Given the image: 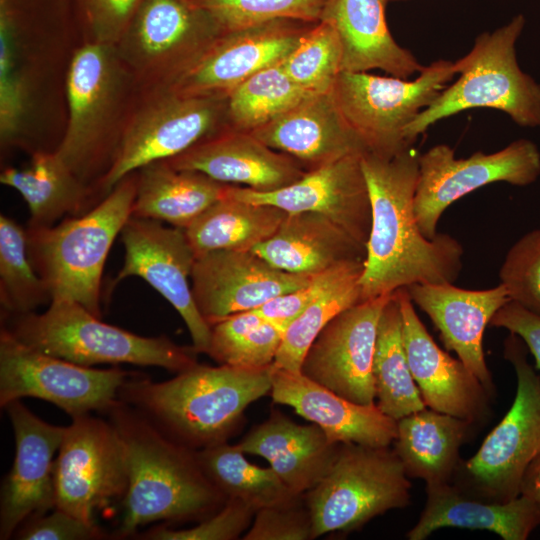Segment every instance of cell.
Returning <instances> with one entry per match:
<instances>
[{"instance_id":"52a82bcc","label":"cell","mask_w":540,"mask_h":540,"mask_svg":"<svg viewBox=\"0 0 540 540\" xmlns=\"http://www.w3.org/2000/svg\"><path fill=\"white\" fill-rule=\"evenodd\" d=\"M526 24L517 14L507 24L477 36L472 49L455 61L459 78L407 127L413 145L436 122L459 112L491 108L507 114L521 127H540V83L522 71L516 43Z\"/></svg>"},{"instance_id":"277c9868","label":"cell","mask_w":540,"mask_h":540,"mask_svg":"<svg viewBox=\"0 0 540 540\" xmlns=\"http://www.w3.org/2000/svg\"><path fill=\"white\" fill-rule=\"evenodd\" d=\"M135 90L115 46L86 41L74 52L66 75L68 120L54 151L91 190L113 163Z\"/></svg>"},{"instance_id":"1f68e13d","label":"cell","mask_w":540,"mask_h":540,"mask_svg":"<svg viewBox=\"0 0 540 540\" xmlns=\"http://www.w3.org/2000/svg\"><path fill=\"white\" fill-rule=\"evenodd\" d=\"M136 172L137 189L131 216L167 222L183 229L224 197L229 185L198 171L176 169L165 160Z\"/></svg>"},{"instance_id":"7bdbcfd3","label":"cell","mask_w":540,"mask_h":540,"mask_svg":"<svg viewBox=\"0 0 540 540\" xmlns=\"http://www.w3.org/2000/svg\"><path fill=\"white\" fill-rule=\"evenodd\" d=\"M499 278L511 301L540 316V229L525 233L509 248Z\"/></svg>"},{"instance_id":"bcb514c9","label":"cell","mask_w":540,"mask_h":540,"mask_svg":"<svg viewBox=\"0 0 540 540\" xmlns=\"http://www.w3.org/2000/svg\"><path fill=\"white\" fill-rule=\"evenodd\" d=\"M142 0H75L78 18L90 42L115 46Z\"/></svg>"},{"instance_id":"9c48e42d","label":"cell","mask_w":540,"mask_h":540,"mask_svg":"<svg viewBox=\"0 0 540 540\" xmlns=\"http://www.w3.org/2000/svg\"><path fill=\"white\" fill-rule=\"evenodd\" d=\"M411 482L393 448L340 443L323 479L304 494L312 539L360 529L373 518L404 508Z\"/></svg>"},{"instance_id":"30bf717a","label":"cell","mask_w":540,"mask_h":540,"mask_svg":"<svg viewBox=\"0 0 540 540\" xmlns=\"http://www.w3.org/2000/svg\"><path fill=\"white\" fill-rule=\"evenodd\" d=\"M457 74L455 61L437 60L414 80L342 71L331 95L366 152L391 158L413 147L407 127Z\"/></svg>"},{"instance_id":"60d3db41","label":"cell","mask_w":540,"mask_h":540,"mask_svg":"<svg viewBox=\"0 0 540 540\" xmlns=\"http://www.w3.org/2000/svg\"><path fill=\"white\" fill-rule=\"evenodd\" d=\"M288 76L308 94L331 92L342 72V49L334 27L319 21L283 59Z\"/></svg>"},{"instance_id":"6da1fadb","label":"cell","mask_w":540,"mask_h":540,"mask_svg":"<svg viewBox=\"0 0 540 540\" xmlns=\"http://www.w3.org/2000/svg\"><path fill=\"white\" fill-rule=\"evenodd\" d=\"M418 151L411 147L385 158L361 156L371 204V229L360 278L362 300L413 284H454L463 267V246L439 233L429 239L414 213Z\"/></svg>"},{"instance_id":"d590c367","label":"cell","mask_w":540,"mask_h":540,"mask_svg":"<svg viewBox=\"0 0 540 540\" xmlns=\"http://www.w3.org/2000/svg\"><path fill=\"white\" fill-rule=\"evenodd\" d=\"M202 470L227 499L260 508L298 496L270 468L257 466L245 457L238 444L220 443L197 451Z\"/></svg>"},{"instance_id":"ee69618b","label":"cell","mask_w":540,"mask_h":540,"mask_svg":"<svg viewBox=\"0 0 540 540\" xmlns=\"http://www.w3.org/2000/svg\"><path fill=\"white\" fill-rule=\"evenodd\" d=\"M256 510L237 499H228L211 516L188 529L155 528L145 533L152 540H234L250 527Z\"/></svg>"},{"instance_id":"5b68a950","label":"cell","mask_w":540,"mask_h":540,"mask_svg":"<svg viewBox=\"0 0 540 540\" xmlns=\"http://www.w3.org/2000/svg\"><path fill=\"white\" fill-rule=\"evenodd\" d=\"M136 189L134 172L87 212L50 227H27L28 254L51 301L77 302L101 318L104 264L115 238L132 215Z\"/></svg>"},{"instance_id":"e575fe53","label":"cell","mask_w":540,"mask_h":540,"mask_svg":"<svg viewBox=\"0 0 540 540\" xmlns=\"http://www.w3.org/2000/svg\"><path fill=\"white\" fill-rule=\"evenodd\" d=\"M376 405L394 420L426 408L406 355L396 291L381 313L373 358Z\"/></svg>"},{"instance_id":"7a4b0ae2","label":"cell","mask_w":540,"mask_h":540,"mask_svg":"<svg viewBox=\"0 0 540 540\" xmlns=\"http://www.w3.org/2000/svg\"><path fill=\"white\" fill-rule=\"evenodd\" d=\"M104 412L123 441L127 459L121 536L156 521L199 522L228 500L202 470L197 451L174 441L119 399Z\"/></svg>"},{"instance_id":"f546056e","label":"cell","mask_w":540,"mask_h":540,"mask_svg":"<svg viewBox=\"0 0 540 540\" xmlns=\"http://www.w3.org/2000/svg\"><path fill=\"white\" fill-rule=\"evenodd\" d=\"M426 503L408 540H424L442 528L486 530L504 540H526L540 526V507L525 496L507 503L470 497L452 483L426 485Z\"/></svg>"},{"instance_id":"8d00e7d4","label":"cell","mask_w":540,"mask_h":540,"mask_svg":"<svg viewBox=\"0 0 540 540\" xmlns=\"http://www.w3.org/2000/svg\"><path fill=\"white\" fill-rule=\"evenodd\" d=\"M364 262L350 265L287 327L273 368L300 372L303 358L322 329L339 313L362 301Z\"/></svg>"},{"instance_id":"ba28073f","label":"cell","mask_w":540,"mask_h":540,"mask_svg":"<svg viewBox=\"0 0 540 540\" xmlns=\"http://www.w3.org/2000/svg\"><path fill=\"white\" fill-rule=\"evenodd\" d=\"M503 356L516 373L513 404L477 452L461 459L452 481L464 494L493 503L520 496L523 475L540 454V376L517 335L510 333L505 339Z\"/></svg>"},{"instance_id":"cb8c5ba5","label":"cell","mask_w":540,"mask_h":540,"mask_svg":"<svg viewBox=\"0 0 540 540\" xmlns=\"http://www.w3.org/2000/svg\"><path fill=\"white\" fill-rule=\"evenodd\" d=\"M176 169L193 170L229 185L271 192L300 179L306 169L251 132L227 127L185 152L165 160Z\"/></svg>"},{"instance_id":"f907efd6","label":"cell","mask_w":540,"mask_h":540,"mask_svg":"<svg viewBox=\"0 0 540 540\" xmlns=\"http://www.w3.org/2000/svg\"><path fill=\"white\" fill-rule=\"evenodd\" d=\"M520 495L531 499L540 507V454L530 463L523 475Z\"/></svg>"},{"instance_id":"7dc6e473","label":"cell","mask_w":540,"mask_h":540,"mask_svg":"<svg viewBox=\"0 0 540 540\" xmlns=\"http://www.w3.org/2000/svg\"><path fill=\"white\" fill-rule=\"evenodd\" d=\"M354 263L356 262L314 275L306 285L279 295L260 307L253 309V311L268 322L282 324L288 327L317 296Z\"/></svg>"},{"instance_id":"f1b7e54d","label":"cell","mask_w":540,"mask_h":540,"mask_svg":"<svg viewBox=\"0 0 540 540\" xmlns=\"http://www.w3.org/2000/svg\"><path fill=\"white\" fill-rule=\"evenodd\" d=\"M274 267L306 276L364 261L366 246L326 216L287 213L277 231L252 249Z\"/></svg>"},{"instance_id":"ac0fdd59","label":"cell","mask_w":540,"mask_h":540,"mask_svg":"<svg viewBox=\"0 0 540 540\" xmlns=\"http://www.w3.org/2000/svg\"><path fill=\"white\" fill-rule=\"evenodd\" d=\"M392 294L362 300L335 316L308 348L300 372L350 401L374 404L377 329Z\"/></svg>"},{"instance_id":"83f0119b","label":"cell","mask_w":540,"mask_h":540,"mask_svg":"<svg viewBox=\"0 0 540 540\" xmlns=\"http://www.w3.org/2000/svg\"><path fill=\"white\" fill-rule=\"evenodd\" d=\"M387 0H326L320 21L331 24L342 49V71L380 69L407 79L422 66L412 52L400 46L387 25Z\"/></svg>"},{"instance_id":"4fadbf2b","label":"cell","mask_w":540,"mask_h":540,"mask_svg":"<svg viewBox=\"0 0 540 540\" xmlns=\"http://www.w3.org/2000/svg\"><path fill=\"white\" fill-rule=\"evenodd\" d=\"M131 373L113 367L95 369L43 353L0 332V406L23 397L53 403L72 418L105 411L117 399Z\"/></svg>"},{"instance_id":"3957f363","label":"cell","mask_w":540,"mask_h":540,"mask_svg":"<svg viewBox=\"0 0 540 540\" xmlns=\"http://www.w3.org/2000/svg\"><path fill=\"white\" fill-rule=\"evenodd\" d=\"M272 366L245 369L196 364L167 381L129 376L118 399L164 434L195 451L228 442L247 407L270 394Z\"/></svg>"},{"instance_id":"8992f818","label":"cell","mask_w":540,"mask_h":540,"mask_svg":"<svg viewBox=\"0 0 540 540\" xmlns=\"http://www.w3.org/2000/svg\"><path fill=\"white\" fill-rule=\"evenodd\" d=\"M3 321L2 327L25 345L82 366L128 363L179 373L198 363L193 347L104 323L74 301H51L43 313L4 314Z\"/></svg>"},{"instance_id":"e0dca14e","label":"cell","mask_w":540,"mask_h":540,"mask_svg":"<svg viewBox=\"0 0 540 540\" xmlns=\"http://www.w3.org/2000/svg\"><path fill=\"white\" fill-rule=\"evenodd\" d=\"M315 23L278 19L223 32L168 85L184 96L228 95L260 70L283 60Z\"/></svg>"},{"instance_id":"4316f807","label":"cell","mask_w":540,"mask_h":540,"mask_svg":"<svg viewBox=\"0 0 540 540\" xmlns=\"http://www.w3.org/2000/svg\"><path fill=\"white\" fill-rule=\"evenodd\" d=\"M238 445L245 454L264 458L294 494L303 495L328 473L340 443L329 440L316 424H298L272 409Z\"/></svg>"},{"instance_id":"4dcf8cb0","label":"cell","mask_w":540,"mask_h":540,"mask_svg":"<svg viewBox=\"0 0 540 540\" xmlns=\"http://www.w3.org/2000/svg\"><path fill=\"white\" fill-rule=\"evenodd\" d=\"M477 427L472 422L431 408L397 420L392 443L409 478L426 485L452 483L460 464V448Z\"/></svg>"},{"instance_id":"603a6c76","label":"cell","mask_w":540,"mask_h":540,"mask_svg":"<svg viewBox=\"0 0 540 540\" xmlns=\"http://www.w3.org/2000/svg\"><path fill=\"white\" fill-rule=\"evenodd\" d=\"M405 289L439 331L445 348L454 351L494 397L483 335L495 313L510 300L506 288L502 284L485 290L462 289L454 284H413Z\"/></svg>"},{"instance_id":"ffe728a7","label":"cell","mask_w":540,"mask_h":540,"mask_svg":"<svg viewBox=\"0 0 540 540\" xmlns=\"http://www.w3.org/2000/svg\"><path fill=\"white\" fill-rule=\"evenodd\" d=\"M4 409L16 448L12 468L1 485V540L14 536L28 519L56 507L54 461L66 429L43 421L20 400L10 402Z\"/></svg>"},{"instance_id":"5bb4252c","label":"cell","mask_w":540,"mask_h":540,"mask_svg":"<svg viewBox=\"0 0 540 540\" xmlns=\"http://www.w3.org/2000/svg\"><path fill=\"white\" fill-rule=\"evenodd\" d=\"M540 177V151L529 139H517L494 153L477 151L456 158L446 144L431 147L419 156V177L414 213L425 237L438 234L443 212L455 201L496 182L528 186Z\"/></svg>"},{"instance_id":"9a60e30c","label":"cell","mask_w":540,"mask_h":540,"mask_svg":"<svg viewBox=\"0 0 540 540\" xmlns=\"http://www.w3.org/2000/svg\"><path fill=\"white\" fill-rule=\"evenodd\" d=\"M56 507L94 524L97 510L123 500L128 467L123 441L108 420L72 418L54 461Z\"/></svg>"},{"instance_id":"c3c4849f","label":"cell","mask_w":540,"mask_h":540,"mask_svg":"<svg viewBox=\"0 0 540 540\" xmlns=\"http://www.w3.org/2000/svg\"><path fill=\"white\" fill-rule=\"evenodd\" d=\"M14 536L21 540H91L103 538L104 533L95 523L54 508L50 513L25 521Z\"/></svg>"},{"instance_id":"7402d4cb","label":"cell","mask_w":540,"mask_h":540,"mask_svg":"<svg viewBox=\"0 0 540 540\" xmlns=\"http://www.w3.org/2000/svg\"><path fill=\"white\" fill-rule=\"evenodd\" d=\"M409 367L426 407L476 426L491 415L493 396L458 358L443 351L417 315L405 288L396 291Z\"/></svg>"},{"instance_id":"8fae6325","label":"cell","mask_w":540,"mask_h":540,"mask_svg":"<svg viewBox=\"0 0 540 540\" xmlns=\"http://www.w3.org/2000/svg\"><path fill=\"white\" fill-rule=\"evenodd\" d=\"M227 127V97L184 96L167 89L139 92L98 190L106 196L131 173L178 156Z\"/></svg>"},{"instance_id":"7c38bea8","label":"cell","mask_w":540,"mask_h":540,"mask_svg":"<svg viewBox=\"0 0 540 540\" xmlns=\"http://www.w3.org/2000/svg\"><path fill=\"white\" fill-rule=\"evenodd\" d=\"M221 33L191 0H142L115 48L143 92L168 85Z\"/></svg>"},{"instance_id":"ab89813d","label":"cell","mask_w":540,"mask_h":540,"mask_svg":"<svg viewBox=\"0 0 540 540\" xmlns=\"http://www.w3.org/2000/svg\"><path fill=\"white\" fill-rule=\"evenodd\" d=\"M0 302L8 315L34 312L51 302L30 260L27 230L4 214L0 215Z\"/></svg>"},{"instance_id":"816d5d0a","label":"cell","mask_w":540,"mask_h":540,"mask_svg":"<svg viewBox=\"0 0 540 540\" xmlns=\"http://www.w3.org/2000/svg\"><path fill=\"white\" fill-rule=\"evenodd\" d=\"M388 1H403V0H387V2H388Z\"/></svg>"},{"instance_id":"681fc988","label":"cell","mask_w":540,"mask_h":540,"mask_svg":"<svg viewBox=\"0 0 540 540\" xmlns=\"http://www.w3.org/2000/svg\"><path fill=\"white\" fill-rule=\"evenodd\" d=\"M489 326L504 328L520 337L540 371V316L509 300L495 313Z\"/></svg>"},{"instance_id":"d4e9b609","label":"cell","mask_w":540,"mask_h":540,"mask_svg":"<svg viewBox=\"0 0 540 540\" xmlns=\"http://www.w3.org/2000/svg\"><path fill=\"white\" fill-rule=\"evenodd\" d=\"M271 380L273 402L293 408L320 427L332 442L386 447L396 437L397 421L383 413L376 403L350 401L301 372L272 367Z\"/></svg>"},{"instance_id":"f35d334b","label":"cell","mask_w":540,"mask_h":540,"mask_svg":"<svg viewBox=\"0 0 540 540\" xmlns=\"http://www.w3.org/2000/svg\"><path fill=\"white\" fill-rule=\"evenodd\" d=\"M309 95L288 76L281 60L255 73L228 95V126L251 132Z\"/></svg>"},{"instance_id":"836d02e7","label":"cell","mask_w":540,"mask_h":540,"mask_svg":"<svg viewBox=\"0 0 540 540\" xmlns=\"http://www.w3.org/2000/svg\"><path fill=\"white\" fill-rule=\"evenodd\" d=\"M286 214L269 204L225 194L184 230L196 256L216 250H252L277 231Z\"/></svg>"},{"instance_id":"74e56055","label":"cell","mask_w":540,"mask_h":540,"mask_svg":"<svg viewBox=\"0 0 540 540\" xmlns=\"http://www.w3.org/2000/svg\"><path fill=\"white\" fill-rule=\"evenodd\" d=\"M210 327L207 355L220 365L245 369L272 366L287 329L253 310L228 316Z\"/></svg>"},{"instance_id":"d6986e66","label":"cell","mask_w":540,"mask_h":540,"mask_svg":"<svg viewBox=\"0 0 540 540\" xmlns=\"http://www.w3.org/2000/svg\"><path fill=\"white\" fill-rule=\"evenodd\" d=\"M361 156L347 155L308 170L294 183L275 191L259 192L228 185L225 194L247 202L269 204L287 213L322 214L366 246L371 229V204Z\"/></svg>"},{"instance_id":"b9f144b4","label":"cell","mask_w":540,"mask_h":540,"mask_svg":"<svg viewBox=\"0 0 540 540\" xmlns=\"http://www.w3.org/2000/svg\"><path fill=\"white\" fill-rule=\"evenodd\" d=\"M205 10L222 32L278 19L320 21L326 0H191Z\"/></svg>"},{"instance_id":"d6a6232c","label":"cell","mask_w":540,"mask_h":540,"mask_svg":"<svg viewBox=\"0 0 540 540\" xmlns=\"http://www.w3.org/2000/svg\"><path fill=\"white\" fill-rule=\"evenodd\" d=\"M0 182L15 189L26 202L28 228L50 227L66 215L87 212L85 205L92 194L54 150L35 151L25 167L5 168Z\"/></svg>"},{"instance_id":"44dd1931","label":"cell","mask_w":540,"mask_h":540,"mask_svg":"<svg viewBox=\"0 0 540 540\" xmlns=\"http://www.w3.org/2000/svg\"><path fill=\"white\" fill-rule=\"evenodd\" d=\"M312 277L278 269L252 250H216L196 256L191 288L199 312L211 326L298 289Z\"/></svg>"},{"instance_id":"2e32d148","label":"cell","mask_w":540,"mask_h":540,"mask_svg":"<svg viewBox=\"0 0 540 540\" xmlns=\"http://www.w3.org/2000/svg\"><path fill=\"white\" fill-rule=\"evenodd\" d=\"M124 263L114 284L138 276L164 297L178 312L197 353L207 354L211 327L199 312L192 294L191 273L196 254L179 227L131 216L121 230Z\"/></svg>"},{"instance_id":"f6af8a7d","label":"cell","mask_w":540,"mask_h":540,"mask_svg":"<svg viewBox=\"0 0 540 540\" xmlns=\"http://www.w3.org/2000/svg\"><path fill=\"white\" fill-rule=\"evenodd\" d=\"M243 540H311L312 520L304 494L255 512Z\"/></svg>"},{"instance_id":"484cf974","label":"cell","mask_w":540,"mask_h":540,"mask_svg":"<svg viewBox=\"0 0 540 540\" xmlns=\"http://www.w3.org/2000/svg\"><path fill=\"white\" fill-rule=\"evenodd\" d=\"M264 144L308 171L366 148L339 112L331 92L312 94L251 131Z\"/></svg>"}]
</instances>
